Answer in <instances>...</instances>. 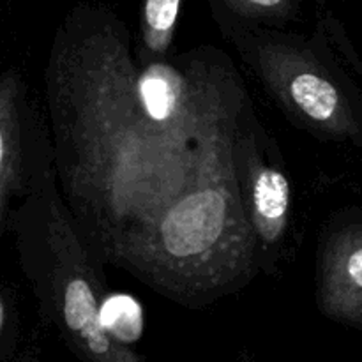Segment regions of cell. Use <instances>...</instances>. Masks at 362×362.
Masks as SVG:
<instances>
[{
  "instance_id": "cell-6",
  "label": "cell",
  "mask_w": 362,
  "mask_h": 362,
  "mask_svg": "<svg viewBox=\"0 0 362 362\" xmlns=\"http://www.w3.org/2000/svg\"><path fill=\"white\" fill-rule=\"evenodd\" d=\"M251 197L258 232L265 240H276L286 225L290 205L288 180L278 170H260L255 179Z\"/></svg>"
},
{
  "instance_id": "cell-4",
  "label": "cell",
  "mask_w": 362,
  "mask_h": 362,
  "mask_svg": "<svg viewBox=\"0 0 362 362\" xmlns=\"http://www.w3.org/2000/svg\"><path fill=\"white\" fill-rule=\"evenodd\" d=\"M59 303L64 324L74 338L81 339L88 352L98 357L115 352V345L101 324L95 296L87 279L76 274L64 276L59 286Z\"/></svg>"
},
{
  "instance_id": "cell-7",
  "label": "cell",
  "mask_w": 362,
  "mask_h": 362,
  "mask_svg": "<svg viewBox=\"0 0 362 362\" xmlns=\"http://www.w3.org/2000/svg\"><path fill=\"white\" fill-rule=\"evenodd\" d=\"M288 92L297 108L317 124L332 126L341 113V99L331 81L313 71L293 74Z\"/></svg>"
},
{
  "instance_id": "cell-9",
  "label": "cell",
  "mask_w": 362,
  "mask_h": 362,
  "mask_svg": "<svg viewBox=\"0 0 362 362\" xmlns=\"http://www.w3.org/2000/svg\"><path fill=\"white\" fill-rule=\"evenodd\" d=\"M184 0H144L141 37L152 53H165L172 45Z\"/></svg>"
},
{
  "instance_id": "cell-5",
  "label": "cell",
  "mask_w": 362,
  "mask_h": 362,
  "mask_svg": "<svg viewBox=\"0 0 362 362\" xmlns=\"http://www.w3.org/2000/svg\"><path fill=\"white\" fill-rule=\"evenodd\" d=\"M329 306L346 317L362 313V233L343 243L329 267Z\"/></svg>"
},
{
  "instance_id": "cell-2",
  "label": "cell",
  "mask_w": 362,
  "mask_h": 362,
  "mask_svg": "<svg viewBox=\"0 0 362 362\" xmlns=\"http://www.w3.org/2000/svg\"><path fill=\"white\" fill-rule=\"evenodd\" d=\"M230 177L209 180L166 212L134 265L156 269L158 279L166 274L168 281H187L207 265L216 267L226 246H240L243 209Z\"/></svg>"
},
{
  "instance_id": "cell-8",
  "label": "cell",
  "mask_w": 362,
  "mask_h": 362,
  "mask_svg": "<svg viewBox=\"0 0 362 362\" xmlns=\"http://www.w3.org/2000/svg\"><path fill=\"white\" fill-rule=\"evenodd\" d=\"M225 20L247 23H279L299 14L304 0H209Z\"/></svg>"
},
{
  "instance_id": "cell-3",
  "label": "cell",
  "mask_w": 362,
  "mask_h": 362,
  "mask_svg": "<svg viewBox=\"0 0 362 362\" xmlns=\"http://www.w3.org/2000/svg\"><path fill=\"white\" fill-rule=\"evenodd\" d=\"M27 184L23 87L18 73L0 74V237L9 226L11 202Z\"/></svg>"
},
{
  "instance_id": "cell-10",
  "label": "cell",
  "mask_w": 362,
  "mask_h": 362,
  "mask_svg": "<svg viewBox=\"0 0 362 362\" xmlns=\"http://www.w3.org/2000/svg\"><path fill=\"white\" fill-rule=\"evenodd\" d=\"M101 324L108 334L122 341H133L141 332V317L136 304L127 297H113L106 300L99 311Z\"/></svg>"
},
{
  "instance_id": "cell-1",
  "label": "cell",
  "mask_w": 362,
  "mask_h": 362,
  "mask_svg": "<svg viewBox=\"0 0 362 362\" xmlns=\"http://www.w3.org/2000/svg\"><path fill=\"white\" fill-rule=\"evenodd\" d=\"M48 76L67 191L106 253L134 265L166 212L232 173L225 98L165 64L136 74L127 28L106 7L67 16Z\"/></svg>"
}]
</instances>
